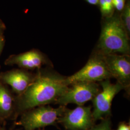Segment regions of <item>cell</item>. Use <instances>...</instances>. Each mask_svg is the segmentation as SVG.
<instances>
[{
	"instance_id": "6da1fadb",
	"label": "cell",
	"mask_w": 130,
	"mask_h": 130,
	"mask_svg": "<svg viewBox=\"0 0 130 130\" xmlns=\"http://www.w3.org/2000/svg\"><path fill=\"white\" fill-rule=\"evenodd\" d=\"M69 85L67 77L56 71L39 70L32 82L17 98L16 116L36 107L55 104Z\"/></svg>"
},
{
	"instance_id": "7a4b0ae2",
	"label": "cell",
	"mask_w": 130,
	"mask_h": 130,
	"mask_svg": "<svg viewBox=\"0 0 130 130\" xmlns=\"http://www.w3.org/2000/svg\"><path fill=\"white\" fill-rule=\"evenodd\" d=\"M98 46V52L103 55H129L128 34L119 17H110L104 24Z\"/></svg>"
},
{
	"instance_id": "3957f363",
	"label": "cell",
	"mask_w": 130,
	"mask_h": 130,
	"mask_svg": "<svg viewBox=\"0 0 130 130\" xmlns=\"http://www.w3.org/2000/svg\"><path fill=\"white\" fill-rule=\"evenodd\" d=\"M66 108V106L53 108L49 105L33 108L22 113L15 125L22 126L25 130H36L48 126L57 127L58 120Z\"/></svg>"
},
{
	"instance_id": "277c9868",
	"label": "cell",
	"mask_w": 130,
	"mask_h": 130,
	"mask_svg": "<svg viewBox=\"0 0 130 130\" xmlns=\"http://www.w3.org/2000/svg\"><path fill=\"white\" fill-rule=\"evenodd\" d=\"M97 83L79 81L70 84L64 93L56 100L55 104L66 106L70 103L82 106L92 101L101 91Z\"/></svg>"
},
{
	"instance_id": "5b68a950",
	"label": "cell",
	"mask_w": 130,
	"mask_h": 130,
	"mask_svg": "<svg viewBox=\"0 0 130 130\" xmlns=\"http://www.w3.org/2000/svg\"><path fill=\"white\" fill-rule=\"evenodd\" d=\"M101 91L93 99L92 115L95 122L111 116V105L115 95L124 88L118 82L113 84L110 79L99 82Z\"/></svg>"
},
{
	"instance_id": "8992f818",
	"label": "cell",
	"mask_w": 130,
	"mask_h": 130,
	"mask_svg": "<svg viewBox=\"0 0 130 130\" xmlns=\"http://www.w3.org/2000/svg\"><path fill=\"white\" fill-rule=\"evenodd\" d=\"M111 78L104 56L97 52L90 57L82 69L74 74L67 77V82L69 85L79 81L97 83Z\"/></svg>"
},
{
	"instance_id": "52a82bcc",
	"label": "cell",
	"mask_w": 130,
	"mask_h": 130,
	"mask_svg": "<svg viewBox=\"0 0 130 130\" xmlns=\"http://www.w3.org/2000/svg\"><path fill=\"white\" fill-rule=\"evenodd\" d=\"M92 106H78L73 109L67 107L58 120L67 130H88L95 124Z\"/></svg>"
},
{
	"instance_id": "ba28073f",
	"label": "cell",
	"mask_w": 130,
	"mask_h": 130,
	"mask_svg": "<svg viewBox=\"0 0 130 130\" xmlns=\"http://www.w3.org/2000/svg\"><path fill=\"white\" fill-rule=\"evenodd\" d=\"M112 78H115L130 94V59L129 55L110 54L103 55Z\"/></svg>"
},
{
	"instance_id": "9c48e42d",
	"label": "cell",
	"mask_w": 130,
	"mask_h": 130,
	"mask_svg": "<svg viewBox=\"0 0 130 130\" xmlns=\"http://www.w3.org/2000/svg\"><path fill=\"white\" fill-rule=\"evenodd\" d=\"M5 65H17L25 69H40L43 65L48 64L44 55L39 51L32 50L17 55H12L5 61Z\"/></svg>"
},
{
	"instance_id": "30bf717a",
	"label": "cell",
	"mask_w": 130,
	"mask_h": 130,
	"mask_svg": "<svg viewBox=\"0 0 130 130\" xmlns=\"http://www.w3.org/2000/svg\"><path fill=\"white\" fill-rule=\"evenodd\" d=\"M35 76L23 70L7 71L0 74V82L10 85L19 95L23 93L32 82Z\"/></svg>"
},
{
	"instance_id": "8fae6325",
	"label": "cell",
	"mask_w": 130,
	"mask_h": 130,
	"mask_svg": "<svg viewBox=\"0 0 130 130\" xmlns=\"http://www.w3.org/2000/svg\"><path fill=\"white\" fill-rule=\"evenodd\" d=\"M13 99L9 90L0 82V117L4 121L13 112Z\"/></svg>"
},
{
	"instance_id": "7c38bea8",
	"label": "cell",
	"mask_w": 130,
	"mask_h": 130,
	"mask_svg": "<svg viewBox=\"0 0 130 130\" xmlns=\"http://www.w3.org/2000/svg\"><path fill=\"white\" fill-rule=\"evenodd\" d=\"M101 12L103 15L110 17L113 10L112 0H99Z\"/></svg>"
},
{
	"instance_id": "4fadbf2b",
	"label": "cell",
	"mask_w": 130,
	"mask_h": 130,
	"mask_svg": "<svg viewBox=\"0 0 130 130\" xmlns=\"http://www.w3.org/2000/svg\"><path fill=\"white\" fill-rule=\"evenodd\" d=\"M122 14V19H121L126 30L128 35L130 32V6L129 3H127Z\"/></svg>"
},
{
	"instance_id": "5bb4252c",
	"label": "cell",
	"mask_w": 130,
	"mask_h": 130,
	"mask_svg": "<svg viewBox=\"0 0 130 130\" xmlns=\"http://www.w3.org/2000/svg\"><path fill=\"white\" fill-rule=\"evenodd\" d=\"M111 121L110 117H108L101 120V122L98 125L95 124L88 130H112Z\"/></svg>"
},
{
	"instance_id": "9a60e30c",
	"label": "cell",
	"mask_w": 130,
	"mask_h": 130,
	"mask_svg": "<svg viewBox=\"0 0 130 130\" xmlns=\"http://www.w3.org/2000/svg\"><path fill=\"white\" fill-rule=\"evenodd\" d=\"M125 3V0H112L113 7L119 11H121L124 9Z\"/></svg>"
},
{
	"instance_id": "2e32d148",
	"label": "cell",
	"mask_w": 130,
	"mask_h": 130,
	"mask_svg": "<svg viewBox=\"0 0 130 130\" xmlns=\"http://www.w3.org/2000/svg\"><path fill=\"white\" fill-rule=\"evenodd\" d=\"M117 130H130V122L126 123L125 121L121 122Z\"/></svg>"
},
{
	"instance_id": "e0dca14e",
	"label": "cell",
	"mask_w": 130,
	"mask_h": 130,
	"mask_svg": "<svg viewBox=\"0 0 130 130\" xmlns=\"http://www.w3.org/2000/svg\"><path fill=\"white\" fill-rule=\"evenodd\" d=\"M5 38L3 36H1L0 37V55H1V54L4 48V47L5 45Z\"/></svg>"
},
{
	"instance_id": "ac0fdd59",
	"label": "cell",
	"mask_w": 130,
	"mask_h": 130,
	"mask_svg": "<svg viewBox=\"0 0 130 130\" xmlns=\"http://www.w3.org/2000/svg\"><path fill=\"white\" fill-rule=\"evenodd\" d=\"M5 24L0 19V37L3 36V33L5 31Z\"/></svg>"
},
{
	"instance_id": "d6986e66",
	"label": "cell",
	"mask_w": 130,
	"mask_h": 130,
	"mask_svg": "<svg viewBox=\"0 0 130 130\" xmlns=\"http://www.w3.org/2000/svg\"><path fill=\"white\" fill-rule=\"evenodd\" d=\"M89 4L92 5H96L99 3V0H86Z\"/></svg>"
},
{
	"instance_id": "ffe728a7",
	"label": "cell",
	"mask_w": 130,
	"mask_h": 130,
	"mask_svg": "<svg viewBox=\"0 0 130 130\" xmlns=\"http://www.w3.org/2000/svg\"><path fill=\"white\" fill-rule=\"evenodd\" d=\"M3 121H4V120L1 118V117H0V128H1V125L2 124V123L3 122Z\"/></svg>"
},
{
	"instance_id": "44dd1931",
	"label": "cell",
	"mask_w": 130,
	"mask_h": 130,
	"mask_svg": "<svg viewBox=\"0 0 130 130\" xmlns=\"http://www.w3.org/2000/svg\"><path fill=\"white\" fill-rule=\"evenodd\" d=\"M0 130H6L4 128H0Z\"/></svg>"
},
{
	"instance_id": "7402d4cb",
	"label": "cell",
	"mask_w": 130,
	"mask_h": 130,
	"mask_svg": "<svg viewBox=\"0 0 130 130\" xmlns=\"http://www.w3.org/2000/svg\"><path fill=\"white\" fill-rule=\"evenodd\" d=\"M37 130H44V129H38Z\"/></svg>"
}]
</instances>
